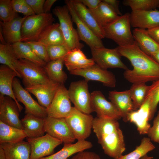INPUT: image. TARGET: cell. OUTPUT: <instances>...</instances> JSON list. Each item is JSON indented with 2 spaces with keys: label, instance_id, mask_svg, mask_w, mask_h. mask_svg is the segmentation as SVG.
<instances>
[{
  "label": "cell",
  "instance_id": "obj_1",
  "mask_svg": "<svg viewBox=\"0 0 159 159\" xmlns=\"http://www.w3.org/2000/svg\"><path fill=\"white\" fill-rule=\"evenodd\" d=\"M120 53L130 62L132 69L125 71L124 78L132 84L145 83L159 79V64L140 48L135 42L132 44L117 47Z\"/></svg>",
  "mask_w": 159,
  "mask_h": 159
},
{
  "label": "cell",
  "instance_id": "obj_2",
  "mask_svg": "<svg viewBox=\"0 0 159 159\" xmlns=\"http://www.w3.org/2000/svg\"><path fill=\"white\" fill-rule=\"evenodd\" d=\"M118 120L98 117L94 118L92 129L105 154L118 159L125 150L124 136Z\"/></svg>",
  "mask_w": 159,
  "mask_h": 159
},
{
  "label": "cell",
  "instance_id": "obj_3",
  "mask_svg": "<svg viewBox=\"0 0 159 159\" xmlns=\"http://www.w3.org/2000/svg\"><path fill=\"white\" fill-rule=\"evenodd\" d=\"M130 14L120 16L103 27L105 37L113 40L119 46L133 44L135 41L131 31Z\"/></svg>",
  "mask_w": 159,
  "mask_h": 159
},
{
  "label": "cell",
  "instance_id": "obj_4",
  "mask_svg": "<svg viewBox=\"0 0 159 159\" xmlns=\"http://www.w3.org/2000/svg\"><path fill=\"white\" fill-rule=\"evenodd\" d=\"M54 20L52 14L49 13L27 16L22 24L20 42L38 41L42 32Z\"/></svg>",
  "mask_w": 159,
  "mask_h": 159
},
{
  "label": "cell",
  "instance_id": "obj_5",
  "mask_svg": "<svg viewBox=\"0 0 159 159\" xmlns=\"http://www.w3.org/2000/svg\"><path fill=\"white\" fill-rule=\"evenodd\" d=\"M14 67L26 87L47 83L50 80L44 67L30 61L20 59L15 61Z\"/></svg>",
  "mask_w": 159,
  "mask_h": 159
},
{
  "label": "cell",
  "instance_id": "obj_6",
  "mask_svg": "<svg viewBox=\"0 0 159 159\" xmlns=\"http://www.w3.org/2000/svg\"><path fill=\"white\" fill-rule=\"evenodd\" d=\"M53 12L59 19L65 44L69 49L83 48L84 45L80 42L77 30L73 27V21L67 6L56 7Z\"/></svg>",
  "mask_w": 159,
  "mask_h": 159
},
{
  "label": "cell",
  "instance_id": "obj_7",
  "mask_svg": "<svg viewBox=\"0 0 159 159\" xmlns=\"http://www.w3.org/2000/svg\"><path fill=\"white\" fill-rule=\"evenodd\" d=\"M94 118L90 114L83 113L72 107L69 115L65 119L75 139L83 140L91 134Z\"/></svg>",
  "mask_w": 159,
  "mask_h": 159
},
{
  "label": "cell",
  "instance_id": "obj_8",
  "mask_svg": "<svg viewBox=\"0 0 159 159\" xmlns=\"http://www.w3.org/2000/svg\"><path fill=\"white\" fill-rule=\"evenodd\" d=\"M88 82L85 79L72 82L68 92L70 100L74 107L83 113L90 114L93 110Z\"/></svg>",
  "mask_w": 159,
  "mask_h": 159
},
{
  "label": "cell",
  "instance_id": "obj_9",
  "mask_svg": "<svg viewBox=\"0 0 159 159\" xmlns=\"http://www.w3.org/2000/svg\"><path fill=\"white\" fill-rule=\"evenodd\" d=\"M90 49L92 58L101 67L106 69L111 68L128 69L121 59V56L117 47L113 49L105 47Z\"/></svg>",
  "mask_w": 159,
  "mask_h": 159
},
{
  "label": "cell",
  "instance_id": "obj_10",
  "mask_svg": "<svg viewBox=\"0 0 159 159\" xmlns=\"http://www.w3.org/2000/svg\"><path fill=\"white\" fill-rule=\"evenodd\" d=\"M13 88L18 101L21 102L25 106L26 114L29 113L43 119L48 116L46 108L32 97L29 92L22 87L19 80L16 77L13 81Z\"/></svg>",
  "mask_w": 159,
  "mask_h": 159
},
{
  "label": "cell",
  "instance_id": "obj_11",
  "mask_svg": "<svg viewBox=\"0 0 159 159\" xmlns=\"http://www.w3.org/2000/svg\"><path fill=\"white\" fill-rule=\"evenodd\" d=\"M31 149L30 159H40L51 155L55 148L63 142L47 134L35 138H27Z\"/></svg>",
  "mask_w": 159,
  "mask_h": 159
},
{
  "label": "cell",
  "instance_id": "obj_12",
  "mask_svg": "<svg viewBox=\"0 0 159 159\" xmlns=\"http://www.w3.org/2000/svg\"><path fill=\"white\" fill-rule=\"evenodd\" d=\"M73 22L77 27L80 40L85 42L90 48L104 47L101 39L97 36L79 16L73 6L72 0L65 1Z\"/></svg>",
  "mask_w": 159,
  "mask_h": 159
},
{
  "label": "cell",
  "instance_id": "obj_13",
  "mask_svg": "<svg viewBox=\"0 0 159 159\" xmlns=\"http://www.w3.org/2000/svg\"><path fill=\"white\" fill-rule=\"evenodd\" d=\"M72 108L68 90L64 84H61L51 104L46 108L48 116L66 118L69 115Z\"/></svg>",
  "mask_w": 159,
  "mask_h": 159
},
{
  "label": "cell",
  "instance_id": "obj_14",
  "mask_svg": "<svg viewBox=\"0 0 159 159\" xmlns=\"http://www.w3.org/2000/svg\"><path fill=\"white\" fill-rule=\"evenodd\" d=\"M45 130L47 134L64 144L73 143L76 139L65 118L47 116L45 119Z\"/></svg>",
  "mask_w": 159,
  "mask_h": 159
},
{
  "label": "cell",
  "instance_id": "obj_15",
  "mask_svg": "<svg viewBox=\"0 0 159 159\" xmlns=\"http://www.w3.org/2000/svg\"><path fill=\"white\" fill-rule=\"evenodd\" d=\"M69 72L72 74L82 77L88 81L90 80L99 81L105 86L110 87H114L116 86V79L114 75L96 64L86 69L73 70Z\"/></svg>",
  "mask_w": 159,
  "mask_h": 159
},
{
  "label": "cell",
  "instance_id": "obj_16",
  "mask_svg": "<svg viewBox=\"0 0 159 159\" xmlns=\"http://www.w3.org/2000/svg\"><path fill=\"white\" fill-rule=\"evenodd\" d=\"M20 112L16 102L10 97L0 95V121L10 126L23 130Z\"/></svg>",
  "mask_w": 159,
  "mask_h": 159
},
{
  "label": "cell",
  "instance_id": "obj_17",
  "mask_svg": "<svg viewBox=\"0 0 159 159\" xmlns=\"http://www.w3.org/2000/svg\"><path fill=\"white\" fill-rule=\"evenodd\" d=\"M91 95L93 112L97 113V117L117 120L122 118L121 113L115 106L106 99L100 91H94Z\"/></svg>",
  "mask_w": 159,
  "mask_h": 159
},
{
  "label": "cell",
  "instance_id": "obj_18",
  "mask_svg": "<svg viewBox=\"0 0 159 159\" xmlns=\"http://www.w3.org/2000/svg\"><path fill=\"white\" fill-rule=\"evenodd\" d=\"M60 85L50 80L46 83L28 86L25 89L36 97L41 105L47 108L51 104Z\"/></svg>",
  "mask_w": 159,
  "mask_h": 159
},
{
  "label": "cell",
  "instance_id": "obj_19",
  "mask_svg": "<svg viewBox=\"0 0 159 159\" xmlns=\"http://www.w3.org/2000/svg\"><path fill=\"white\" fill-rule=\"evenodd\" d=\"M150 105V97L147 95L144 102L138 109L132 111L128 115V122L136 125L140 135L147 134L151 127L149 122Z\"/></svg>",
  "mask_w": 159,
  "mask_h": 159
},
{
  "label": "cell",
  "instance_id": "obj_20",
  "mask_svg": "<svg viewBox=\"0 0 159 159\" xmlns=\"http://www.w3.org/2000/svg\"><path fill=\"white\" fill-rule=\"evenodd\" d=\"M130 19L132 27L149 29L159 26V10L132 11L130 14Z\"/></svg>",
  "mask_w": 159,
  "mask_h": 159
},
{
  "label": "cell",
  "instance_id": "obj_21",
  "mask_svg": "<svg viewBox=\"0 0 159 159\" xmlns=\"http://www.w3.org/2000/svg\"><path fill=\"white\" fill-rule=\"evenodd\" d=\"M72 1L76 12L82 21L100 38L105 37L103 27L90 10L77 0Z\"/></svg>",
  "mask_w": 159,
  "mask_h": 159
},
{
  "label": "cell",
  "instance_id": "obj_22",
  "mask_svg": "<svg viewBox=\"0 0 159 159\" xmlns=\"http://www.w3.org/2000/svg\"><path fill=\"white\" fill-rule=\"evenodd\" d=\"M109 98L120 112L122 118L125 122H127L129 114L134 110L129 90L118 92L109 91Z\"/></svg>",
  "mask_w": 159,
  "mask_h": 159
},
{
  "label": "cell",
  "instance_id": "obj_23",
  "mask_svg": "<svg viewBox=\"0 0 159 159\" xmlns=\"http://www.w3.org/2000/svg\"><path fill=\"white\" fill-rule=\"evenodd\" d=\"M19 77L17 73L8 66L1 64L0 66V95L9 96L16 102L21 112L23 107L16 100L13 91V83L15 77Z\"/></svg>",
  "mask_w": 159,
  "mask_h": 159
},
{
  "label": "cell",
  "instance_id": "obj_24",
  "mask_svg": "<svg viewBox=\"0 0 159 159\" xmlns=\"http://www.w3.org/2000/svg\"><path fill=\"white\" fill-rule=\"evenodd\" d=\"M27 16L16 17L8 22L0 21L1 28L6 43L12 44L20 41L22 24Z\"/></svg>",
  "mask_w": 159,
  "mask_h": 159
},
{
  "label": "cell",
  "instance_id": "obj_25",
  "mask_svg": "<svg viewBox=\"0 0 159 159\" xmlns=\"http://www.w3.org/2000/svg\"><path fill=\"white\" fill-rule=\"evenodd\" d=\"M64 64L69 71L85 69L95 64L92 58L88 59L81 49L71 50L65 56Z\"/></svg>",
  "mask_w": 159,
  "mask_h": 159
},
{
  "label": "cell",
  "instance_id": "obj_26",
  "mask_svg": "<svg viewBox=\"0 0 159 159\" xmlns=\"http://www.w3.org/2000/svg\"><path fill=\"white\" fill-rule=\"evenodd\" d=\"M45 119L26 113L21 120L23 130L27 137L35 138L44 135Z\"/></svg>",
  "mask_w": 159,
  "mask_h": 159
},
{
  "label": "cell",
  "instance_id": "obj_27",
  "mask_svg": "<svg viewBox=\"0 0 159 159\" xmlns=\"http://www.w3.org/2000/svg\"><path fill=\"white\" fill-rule=\"evenodd\" d=\"M0 147L3 149L6 159H30L31 149L27 141L1 144Z\"/></svg>",
  "mask_w": 159,
  "mask_h": 159
},
{
  "label": "cell",
  "instance_id": "obj_28",
  "mask_svg": "<svg viewBox=\"0 0 159 159\" xmlns=\"http://www.w3.org/2000/svg\"><path fill=\"white\" fill-rule=\"evenodd\" d=\"M134 39L141 50L150 56L159 50V44L149 34L146 29L135 28L132 32Z\"/></svg>",
  "mask_w": 159,
  "mask_h": 159
},
{
  "label": "cell",
  "instance_id": "obj_29",
  "mask_svg": "<svg viewBox=\"0 0 159 159\" xmlns=\"http://www.w3.org/2000/svg\"><path fill=\"white\" fill-rule=\"evenodd\" d=\"M92 146L91 142L85 140H78L74 143L64 144L59 151L40 159H67L74 154L91 148Z\"/></svg>",
  "mask_w": 159,
  "mask_h": 159
},
{
  "label": "cell",
  "instance_id": "obj_30",
  "mask_svg": "<svg viewBox=\"0 0 159 159\" xmlns=\"http://www.w3.org/2000/svg\"><path fill=\"white\" fill-rule=\"evenodd\" d=\"M37 41L46 47L53 45L65 44L59 23H53L48 26L42 32Z\"/></svg>",
  "mask_w": 159,
  "mask_h": 159
},
{
  "label": "cell",
  "instance_id": "obj_31",
  "mask_svg": "<svg viewBox=\"0 0 159 159\" xmlns=\"http://www.w3.org/2000/svg\"><path fill=\"white\" fill-rule=\"evenodd\" d=\"M26 137L23 130L10 126L0 121V144L17 143L23 140Z\"/></svg>",
  "mask_w": 159,
  "mask_h": 159
},
{
  "label": "cell",
  "instance_id": "obj_32",
  "mask_svg": "<svg viewBox=\"0 0 159 159\" xmlns=\"http://www.w3.org/2000/svg\"><path fill=\"white\" fill-rule=\"evenodd\" d=\"M64 57L50 61L44 67L49 79L61 84H64L67 78L63 70Z\"/></svg>",
  "mask_w": 159,
  "mask_h": 159
},
{
  "label": "cell",
  "instance_id": "obj_33",
  "mask_svg": "<svg viewBox=\"0 0 159 159\" xmlns=\"http://www.w3.org/2000/svg\"><path fill=\"white\" fill-rule=\"evenodd\" d=\"M90 10L103 28L120 16L110 6L102 0L97 8Z\"/></svg>",
  "mask_w": 159,
  "mask_h": 159
},
{
  "label": "cell",
  "instance_id": "obj_34",
  "mask_svg": "<svg viewBox=\"0 0 159 159\" xmlns=\"http://www.w3.org/2000/svg\"><path fill=\"white\" fill-rule=\"evenodd\" d=\"M12 45L19 59H26L44 67L46 65L47 63L38 58L26 42H19Z\"/></svg>",
  "mask_w": 159,
  "mask_h": 159
},
{
  "label": "cell",
  "instance_id": "obj_35",
  "mask_svg": "<svg viewBox=\"0 0 159 159\" xmlns=\"http://www.w3.org/2000/svg\"><path fill=\"white\" fill-rule=\"evenodd\" d=\"M148 87L145 83L132 84L129 90L134 110L139 109L144 102Z\"/></svg>",
  "mask_w": 159,
  "mask_h": 159
},
{
  "label": "cell",
  "instance_id": "obj_36",
  "mask_svg": "<svg viewBox=\"0 0 159 159\" xmlns=\"http://www.w3.org/2000/svg\"><path fill=\"white\" fill-rule=\"evenodd\" d=\"M155 148L149 138L144 137L134 150L126 155H122L118 159H140Z\"/></svg>",
  "mask_w": 159,
  "mask_h": 159
},
{
  "label": "cell",
  "instance_id": "obj_37",
  "mask_svg": "<svg viewBox=\"0 0 159 159\" xmlns=\"http://www.w3.org/2000/svg\"><path fill=\"white\" fill-rule=\"evenodd\" d=\"M18 59L12 44L6 43L0 44V63L12 69L17 73L14 67L15 62Z\"/></svg>",
  "mask_w": 159,
  "mask_h": 159
},
{
  "label": "cell",
  "instance_id": "obj_38",
  "mask_svg": "<svg viewBox=\"0 0 159 159\" xmlns=\"http://www.w3.org/2000/svg\"><path fill=\"white\" fill-rule=\"evenodd\" d=\"M123 5L129 6L132 11L153 10L159 6V0H125Z\"/></svg>",
  "mask_w": 159,
  "mask_h": 159
},
{
  "label": "cell",
  "instance_id": "obj_39",
  "mask_svg": "<svg viewBox=\"0 0 159 159\" xmlns=\"http://www.w3.org/2000/svg\"><path fill=\"white\" fill-rule=\"evenodd\" d=\"M147 95L150 96V121L153 118L159 103V79L149 86Z\"/></svg>",
  "mask_w": 159,
  "mask_h": 159
},
{
  "label": "cell",
  "instance_id": "obj_40",
  "mask_svg": "<svg viewBox=\"0 0 159 159\" xmlns=\"http://www.w3.org/2000/svg\"><path fill=\"white\" fill-rule=\"evenodd\" d=\"M16 12L12 7L11 0H0V18L2 22L11 21L16 17Z\"/></svg>",
  "mask_w": 159,
  "mask_h": 159
},
{
  "label": "cell",
  "instance_id": "obj_41",
  "mask_svg": "<svg viewBox=\"0 0 159 159\" xmlns=\"http://www.w3.org/2000/svg\"><path fill=\"white\" fill-rule=\"evenodd\" d=\"M46 47L50 61L64 57L70 50L65 44L53 45Z\"/></svg>",
  "mask_w": 159,
  "mask_h": 159
},
{
  "label": "cell",
  "instance_id": "obj_42",
  "mask_svg": "<svg viewBox=\"0 0 159 159\" xmlns=\"http://www.w3.org/2000/svg\"><path fill=\"white\" fill-rule=\"evenodd\" d=\"M24 42L29 46L34 53L39 59L46 63L50 61L46 46L38 41H32Z\"/></svg>",
  "mask_w": 159,
  "mask_h": 159
},
{
  "label": "cell",
  "instance_id": "obj_43",
  "mask_svg": "<svg viewBox=\"0 0 159 159\" xmlns=\"http://www.w3.org/2000/svg\"><path fill=\"white\" fill-rule=\"evenodd\" d=\"M11 3L13 9L16 13H22L26 16L35 14L26 0H12Z\"/></svg>",
  "mask_w": 159,
  "mask_h": 159
},
{
  "label": "cell",
  "instance_id": "obj_44",
  "mask_svg": "<svg viewBox=\"0 0 159 159\" xmlns=\"http://www.w3.org/2000/svg\"><path fill=\"white\" fill-rule=\"evenodd\" d=\"M151 140L159 143V111L147 134Z\"/></svg>",
  "mask_w": 159,
  "mask_h": 159
},
{
  "label": "cell",
  "instance_id": "obj_45",
  "mask_svg": "<svg viewBox=\"0 0 159 159\" xmlns=\"http://www.w3.org/2000/svg\"><path fill=\"white\" fill-rule=\"evenodd\" d=\"M34 13L39 14L44 13V5L45 0H26Z\"/></svg>",
  "mask_w": 159,
  "mask_h": 159
},
{
  "label": "cell",
  "instance_id": "obj_46",
  "mask_svg": "<svg viewBox=\"0 0 159 159\" xmlns=\"http://www.w3.org/2000/svg\"><path fill=\"white\" fill-rule=\"evenodd\" d=\"M70 159H101L96 153L90 151H83L76 153Z\"/></svg>",
  "mask_w": 159,
  "mask_h": 159
},
{
  "label": "cell",
  "instance_id": "obj_47",
  "mask_svg": "<svg viewBox=\"0 0 159 159\" xmlns=\"http://www.w3.org/2000/svg\"><path fill=\"white\" fill-rule=\"evenodd\" d=\"M82 3L90 10H93L97 8L102 1L101 0H77Z\"/></svg>",
  "mask_w": 159,
  "mask_h": 159
},
{
  "label": "cell",
  "instance_id": "obj_48",
  "mask_svg": "<svg viewBox=\"0 0 159 159\" xmlns=\"http://www.w3.org/2000/svg\"><path fill=\"white\" fill-rule=\"evenodd\" d=\"M102 1L110 6L119 16L122 15L119 9V5L120 1L117 0H103Z\"/></svg>",
  "mask_w": 159,
  "mask_h": 159
},
{
  "label": "cell",
  "instance_id": "obj_49",
  "mask_svg": "<svg viewBox=\"0 0 159 159\" xmlns=\"http://www.w3.org/2000/svg\"><path fill=\"white\" fill-rule=\"evenodd\" d=\"M147 30L153 39L159 44V26Z\"/></svg>",
  "mask_w": 159,
  "mask_h": 159
},
{
  "label": "cell",
  "instance_id": "obj_50",
  "mask_svg": "<svg viewBox=\"0 0 159 159\" xmlns=\"http://www.w3.org/2000/svg\"><path fill=\"white\" fill-rule=\"evenodd\" d=\"M57 1L56 0H45L44 5V13H49L50 11L52 5Z\"/></svg>",
  "mask_w": 159,
  "mask_h": 159
},
{
  "label": "cell",
  "instance_id": "obj_51",
  "mask_svg": "<svg viewBox=\"0 0 159 159\" xmlns=\"http://www.w3.org/2000/svg\"><path fill=\"white\" fill-rule=\"evenodd\" d=\"M150 56L159 64V50L152 54Z\"/></svg>",
  "mask_w": 159,
  "mask_h": 159
},
{
  "label": "cell",
  "instance_id": "obj_52",
  "mask_svg": "<svg viewBox=\"0 0 159 159\" xmlns=\"http://www.w3.org/2000/svg\"><path fill=\"white\" fill-rule=\"evenodd\" d=\"M0 159H6L3 149L0 147Z\"/></svg>",
  "mask_w": 159,
  "mask_h": 159
},
{
  "label": "cell",
  "instance_id": "obj_53",
  "mask_svg": "<svg viewBox=\"0 0 159 159\" xmlns=\"http://www.w3.org/2000/svg\"><path fill=\"white\" fill-rule=\"evenodd\" d=\"M153 157L148 156L147 155L143 157L140 159H152Z\"/></svg>",
  "mask_w": 159,
  "mask_h": 159
},
{
  "label": "cell",
  "instance_id": "obj_54",
  "mask_svg": "<svg viewBox=\"0 0 159 159\" xmlns=\"http://www.w3.org/2000/svg\"><path fill=\"white\" fill-rule=\"evenodd\" d=\"M158 7L159 8V6H158Z\"/></svg>",
  "mask_w": 159,
  "mask_h": 159
}]
</instances>
